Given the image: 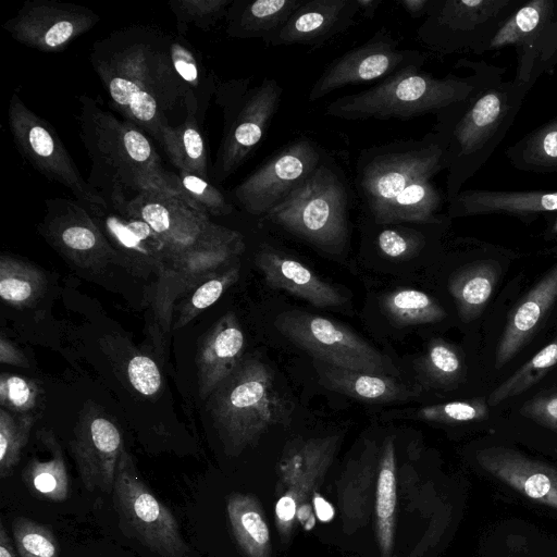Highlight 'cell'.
<instances>
[{
  "label": "cell",
  "mask_w": 557,
  "mask_h": 557,
  "mask_svg": "<svg viewBox=\"0 0 557 557\" xmlns=\"http://www.w3.org/2000/svg\"><path fill=\"white\" fill-rule=\"evenodd\" d=\"M169 41L170 34L154 26L132 25L96 40L89 54L112 106L158 144L165 128L191 112Z\"/></svg>",
  "instance_id": "6da1fadb"
},
{
  "label": "cell",
  "mask_w": 557,
  "mask_h": 557,
  "mask_svg": "<svg viewBox=\"0 0 557 557\" xmlns=\"http://www.w3.org/2000/svg\"><path fill=\"white\" fill-rule=\"evenodd\" d=\"M109 205L147 223L162 240L170 258L160 274L157 308L170 321L172 302L182 293L236 263L245 251L243 235L213 223L183 197L163 190H143Z\"/></svg>",
  "instance_id": "7a4b0ae2"
},
{
  "label": "cell",
  "mask_w": 557,
  "mask_h": 557,
  "mask_svg": "<svg viewBox=\"0 0 557 557\" xmlns=\"http://www.w3.org/2000/svg\"><path fill=\"white\" fill-rule=\"evenodd\" d=\"M447 170L446 145L435 131L423 137L360 151L355 186L363 215L375 224L437 223L443 196L433 178Z\"/></svg>",
  "instance_id": "3957f363"
},
{
  "label": "cell",
  "mask_w": 557,
  "mask_h": 557,
  "mask_svg": "<svg viewBox=\"0 0 557 557\" xmlns=\"http://www.w3.org/2000/svg\"><path fill=\"white\" fill-rule=\"evenodd\" d=\"M79 136L91 160L89 185L106 201L128 199L143 190L176 194L168 171L148 136L87 95L78 98Z\"/></svg>",
  "instance_id": "277c9868"
},
{
  "label": "cell",
  "mask_w": 557,
  "mask_h": 557,
  "mask_svg": "<svg viewBox=\"0 0 557 557\" xmlns=\"http://www.w3.org/2000/svg\"><path fill=\"white\" fill-rule=\"evenodd\" d=\"M505 72L502 67L466 101L435 116L433 131L446 145L447 202L504 140L530 90L515 79L504 81Z\"/></svg>",
  "instance_id": "5b68a950"
},
{
  "label": "cell",
  "mask_w": 557,
  "mask_h": 557,
  "mask_svg": "<svg viewBox=\"0 0 557 557\" xmlns=\"http://www.w3.org/2000/svg\"><path fill=\"white\" fill-rule=\"evenodd\" d=\"M456 66L469 67L472 74L435 77L422 69L405 70L366 90L333 100L324 114L347 121L437 116L466 101L502 70L484 61L459 60Z\"/></svg>",
  "instance_id": "8992f818"
},
{
  "label": "cell",
  "mask_w": 557,
  "mask_h": 557,
  "mask_svg": "<svg viewBox=\"0 0 557 557\" xmlns=\"http://www.w3.org/2000/svg\"><path fill=\"white\" fill-rule=\"evenodd\" d=\"M207 407L225 451L237 455L269 429L290 421L292 400L258 358H244L208 397Z\"/></svg>",
  "instance_id": "52a82bcc"
},
{
  "label": "cell",
  "mask_w": 557,
  "mask_h": 557,
  "mask_svg": "<svg viewBox=\"0 0 557 557\" xmlns=\"http://www.w3.org/2000/svg\"><path fill=\"white\" fill-rule=\"evenodd\" d=\"M349 187L329 154L315 171L260 220L332 257L349 244Z\"/></svg>",
  "instance_id": "ba28073f"
},
{
  "label": "cell",
  "mask_w": 557,
  "mask_h": 557,
  "mask_svg": "<svg viewBox=\"0 0 557 557\" xmlns=\"http://www.w3.org/2000/svg\"><path fill=\"white\" fill-rule=\"evenodd\" d=\"M283 87L272 77L251 85V78L218 85L216 103L222 109L223 132L210 178L222 183L249 158L264 137L277 112Z\"/></svg>",
  "instance_id": "9c48e42d"
},
{
  "label": "cell",
  "mask_w": 557,
  "mask_h": 557,
  "mask_svg": "<svg viewBox=\"0 0 557 557\" xmlns=\"http://www.w3.org/2000/svg\"><path fill=\"white\" fill-rule=\"evenodd\" d=\"M523 0H431L417 39L428 50L447 55L483 54L499 28Z\"/></svg>",
  "instance_id": "30bf717a"
},
{
  "label": "cell",
  "mask_w": 557,
  "mask_h": 557,
  "mask_svg": "<svg viewBox=\"0 0 557 557\" xmlns=\"http://www.w3.org/2000/svg\"><path fill=\"white\" fill-rule=\"evenodd\" d=\"M111 495L119 525L126 536L157 557H194L175 516L144 482L125 448Z\"/></svg>",
  "instance_id": "8fae6325"
},
{
  "label": "cell",
  "mask_w": 557,
  "mask_h": 557,
  "mask_svg": "<svg viewBox=\"0 0 557 557\" xmlns=\"http://www.w3.org/2000/svg\"><path fill=\"white\" fill-rule=\"evenodd\" d=\"M274 326L312 360L343 369L399 376V370L389 357L329 318L287 310L276 315Z\"/></svg>",
  "instance_id": "7c38bea8"
},
{
  "label": "cell",
  "mask_w": 557,
  "mask_h": 557,
  "mask_svg": "<svg viewBox=\"0 0 557 557\" xmlns=\"http://www.w3.org/2000/svg\"><path fill=\"white\" fill-rule=\"evenodd\" d=\"M8 122L17 150L37 171L70 189L86 207L107 205L83 178L54 128L32 111L16 92L9 101Z\"/></svg>",
  "instance_id": "4fadbf2b"
},
{
  "label": "cell",
  "mask_w": 557,
  "mask_h": 557,
  "mask_svg": "<svg viewBox=\"0 0 557 557\" xmlns=\"http://www.w3.org/2000/svg\"><path fill=\"white\" fill-rule=\"evenodd\" d=\"M327 156L318 143L300 136L235 186L232 199L247 214L261 219L300 186Z\"/></svg>",
  "instance_id": "5bb4252c"
},
{
  "label": "cell",
  "mask_w": 557,
  "mask_h": 557,
  "mask_svg": "<svg viewBox=\"0 0 557 557\" xmlns=\"http://www.w3.org/2000/svg\"><path fill=\"white\" fill-rule=\"evenodd\" d=\"M515 49V81L530 89L557 65V0L524 1L499 28L488 51Z\"/></svg>",
  "instance_id": "9a60e30c"
},
{
  "label": "cell",
  "mask_w": 557,
  "mask_h": 557,
  "mask_svg": "<svg viewBox=\"0 0 557 557\" xmlns=\"http://www.w3.org/2000/svg\"><path fill=\"white\" fill-rule=\"evenodd\" d=\"M421 51L399 48L391 32L382 28L362 45L335 58L319 75L308 92L317 101L347 85L383 81L409 69H422Z\"/></svg>",
  "instance_id": "2e32d148"
},
{
  "label": "cell",
  "mask_w": 557,
  "mask_h": 557,
  "mask_svg": "<svg viewBox=\"0 0 557 557\" xmlns=\"http://www.w3.org/2000/svg\"><path fill=\"white\" fill-rule=\"evenodd\" d=\"M89 8L53 0L26 1L2 24L16 41L42 52H60L100 21Z\"/></svg>",
  "instance_id": "e0dca14e"
},
{
  "label": "cell",
  "mask_w": 557,
  "mask_h": 557,
  "mask_svg": "<svg viewBox=\"0 0 557 557\" xmlns=\"http://www.w3.org/2000/svg\"><path fill=\"white\" fill-rule=\"evenodd\" d=\"M40 231L59 253L78 267L99 269L116 258L89 210L78 200L48 199Z\"/></svg>",
  "instance_id": "ac0fdd59"
},
{
  "label": "cell",
  "mask_w": 557,
  "mask_h": 557,
  "mask_svg": "<svg viewBox=\"0 0 557 557\" xmlns=\"http://www.w3.org/2000/svg\"><path fill=\"white\" fill-rule=\"evenodd\" d=\"M70 448L84 487L112 494L125 447L117 425L95 404H86L81 411Z\"/></svg>",
  "instance_id": "d6986e66"
},
{
  "label": "cell",
  "mask_w": 557,
  "mask_h": 557,
  "mask_svg": "<svg viewBox=\"0 0 557 557\" xmlns=\"http://www.w3.org/2000/svg\"><path fill=\"white\" fill-rule=\"evenodd\" d=\"M86 208L122 262L159 274L168 268L170 258L162 240L143 220L108 202Z\"/></svg>",
  "instance_id": "ffe728a7"
},
{
  "label": "cell",
  "mask_w": 557,
  "mask_h": 557,
  "mask_svg": "<svg viewBox=\"0 0 557 557\" xmlns=\"http://www.w3.org/2000/svg\"><path fill=\"white\" fill-rule=\"evenodd\" d=\"M255 263L270 287L289 293L317 308H338L349 300L305 263L269 243L260 244Z\"/></svg>",
  "instance_id": "44dd1931"
},
{
  "label": "cell",
  "mask_w": 557,
  "mask_h": 557,
  "mask_svg": "<svg viewBox=\"0 0 557 557\" xmlns=\"http://www.w3.org/2000/svg\"><path fill=\"white\" fill-rule=\"evenodd\" d=\"M480 467L527 498L557 509V468L504 446L476 453Z\"/></svg>",
  "instance_id": "7402d4cb"
},
{
  "label": "cell",
  "mask_w": 557,
  "mask_h": 557,
  "mask_svg": "<svg viewBox=\"0 0 557 557\" xmlns=\"http://www.w3.org/2000/svg\"><path fill=\"white\" fill-rule=\"evenodd\" d=\"M357 0H304L267 45L317 49L355 24Z\"/></svg>",
  "instance_id": "603a6c76"
},
{
  "label": "cell",
  "mask_w": 557,
  "mask_h": 557,
  "mask_svg": "<svg viewBox=\"0 0 557 557\" xmlns=\"http://www.w3.org/2000/svg\"><path fill=\"white\" fill-rule=\"evenodd\" d=\"M245 335L233 311L216 321L201 339L197 356L198 394L207 399L244 359Z\"/></svg>",
  "instance_id": "cb8c5ba5"
},
{
  "label": "cell",
  "mask_w": 557,
  "mask_h": 557,
  "mask_svg": "<svg viewBox=\"0 0 557 557\" xmlns=\"http://www.w3.org/2000/svg\"><path fill=\"white\" fill-rule=\"evenodd\" d=\"M545 212H557V191L466 189L448 201L449 219L498 213L531 220Z\"/></svg>",
  "instance_id": "d4e9b609"
},
{
  "label": "cell",
  "mask_w": 557,
  "mask_h": 557,
  "mask_svg": "<svg viewBox=\"0 0 557 557\" xmlns=\"http://www.w3.org/2000/svg\"><path fill=\"white\" fill-rule=\"evenodd\" d=\"M556 300L557 264L528 292L509 314L496 349V369L507 364L530 341Z\"/></svg>",
  "instance_id": "484cf974"
},
{
  "label": "cell",
  "mask_w": 557,
  "mask_h": 557,
  "mask_svg": "<svg viewBox=\"0 0 557 557\" xmlns=\"http://www.w3.org/2000/svg\"><path fill=\"white\" fill-rule=\"evenodd\" d=\"M318 382L324 388L371 403L407 401L418 398L422 386L409 385L398 377L355 371L312 360Z\"/></svg>",
  "instance_id": "4316f807"
},
{
  "label": "cell",
  "mask_w": 557,
  "mask_h": 557,
  "mask_svg": "<svg viewBox=\"0 0 557 557\" xmlns=\"http://www.w3.org/2000/svg\"><path fill=\"white\" fill-rule=\"evenodd\" d=\"M302 1L234 0L226 15V34L239 39L259 38L267 44Z\"/></svg>",
  "instance_id": "83f0119b"
},
{
  "label": "cell",
  "mask_w": 557,
  "mask_h": 557,
  "mask_svg": "<svg viewBox=\"0 0 557 557\" xmlns=\"http://www.w3.org/2000/svg\"><path fill=\"white\" fill-rule=\"evenodd\" d=\"M499 272V263L490 258L465 264L451 275L448 290L461 321L471 322L481 315L497 284Z\"/></svg>",
  "instance_id": "f1b7e54d"
},
{
  "label": "cell",
  "mask_w": 557,
  "mask_h": 557,
  "mask_svg": "<svg viewBox=\"0 0 557 557\" xmlns=\"http://www.w3.org/2000/svg\"><path fill=\"white\" fill-rule=\"evenodd\" d=\"M169 49L172 63L185 86L189 110L201 124L219 84L184 36L170 34Z\"/></svg>",
  "instance_id": "f546056e"
},
{
  "label": "cell",
  "mask_w": 557,
  "mask_h": 557,
  "mask_svg": "<svg viewBox=\"0 0 557 557\" xmlns=\"http://www.w3.org/2000/svg\"><path fill=\"white\" fill-rule=\"evenodd\" d=\"M448 219L437 223L375 224L367 219L366 221L372 234V244L380 256L389 260L407 261L428 248L432 235L444 226Z\"/></svg>",
  "instance_id": "4dcf8cb0"
},
{
  "label": "cell",
  "mask_w": 557,
  "mask_h": 557,
  "mask_svg": "<svg viewBox=\"0 0 557 557\" xmlns=\"http://www.w3.org/2000/svg\"><path fill=\"white\" fill-rule=\"evenodd\" d=\"M227 517L235 541L245 557H270V532L255 496L233 493L227 498Z\"/></svg>",
  "instance_id": "1f68e13d"
},
{
  "label": "cell",
  "mask_w": 557,
  "mask_h": 557,
  "mask_svg": "<svg viewBox=\"0 0 557 557\" xmlns=\"http://www.w3.org/2000/svg\"><path fill=\"white\" fill-rule=\"evenodd\" d=\"M39 440L50 457L47 460L32 458L23 470V480L30 491L44 499L64 502L69 498L71 483L62 448L49 430H41Z\"/></svg>",
  "instance_id": "d6a6232c"
},
{
  "label": "cell",
  "mask_w": 557,
  "mask_h": 557,
  "mask_svg": "<svg viewBox=\"0 0 557 557\" xmlns=\"http://www.w3.org/2000/svg\"><path fill=\"white\" fill-rule=\"evenodd\" d=\"M200 125L197 116L188 112L184 123L163 131L159 145L178 171L210 180L208 151Z\"/></svg>",
  "instance_id": "836d02e7"
},
{
  "label": "cell",
  "mask_w": 557,
  "mask_h": 557,
  "mask_svg": "<svg viewBox=\"0 0 557 557\" xmlns=\"http://www.w3.org/2000/svg\"><path fill=\"white\" fill-rule=\"evenodd\" d=\"M506 157L519 171L541 174L556 172L557 116L508 147Z\"/></svg>",
  "instance_id": "e575fe53"
},
{
  "label": "cell",
  "mask_w": 557,
  "mask_h": 557,
  "mask_svg": "<svg viewBox=\"0 0 557 557\" xmlns=\"http://www.w3.org/2000/svg\"><path fill=\"white\" fill-rule=\"evenodd\" d=\"M395 506V445L394 440L388 436L384 441L380 458L375 499L376 533L383 557H389L393 549Z\"/></svg>",
  "instance_id": "d590c367"
},
{
  "label": "cell",
  "mask_w": 557,
  "mask_h": 557,
  "mask_svg": "<svg viewBox=\"0 0 557 557\" xmlns=\"http://www.w3.org/2000/svg\"><path fill=\"white\" fill-rule=\"evenodd\" d=\"M46 287V275L37 267L10 255L0 257V296L5 304L30 307Z\"/></svg>",
  "instance_id": "8d00e7d4"
},
{
  "label": "cell",
  "mask_w": 557,
  "mask_h": 557,
  "mask_svg": "<svg viewBox=\"0 0 557 557\" xmlns=\"http://www.w3.org/2000/svg\"><path fill=\"white\" fill-rule=\"evenodd\" d=\"M422 386L437 389L456 388L465 379L466 368L460 352L450 343L432 339L418 362Z\"/></svg>",
  "instance_id": "74e56055"
},
{
  "label": "cell",
  "mask_w": 557,
  "mask_h": 557,
  "mask_svg": "<svg viewBox=\"0 0 557 557\" xmlns=\"http://www.w3.org/2000/svg\"><path fill=\"white\" fill-rule=\"evenodd\" d=\"M388 319L398 326L435 323L446 318V311L435 298L414 288H398L383 299Z\"/></svg>",
  "instance_id": "f35d334b"
},
{
  "label": "cell",
  "mask_w": 557,
  "mask_h": 557,
  "mask_svg": "<svg viewBox=\"0 0 557 557\" xmlns=\"http://www.w3.org/2000/svg\"><path fill=\"white\" fill-rule=\"evenodd\" d=\"M557 364V335L488 396L487 405L496 406L531 388Z\"/></svg>",
  "instance_id": "ab89813d"
},
{
  "label": "cell",
  "mask_w": 557,
  "mask_h": 557,
  "mask_svg": "<svg viewBox=\"0 0 557 557\" xmlns=\"http://www.w3.org/2000/svg\"><path fill=\"white\" fill-rule=\"evenodd\" d=\"M36 421L34 414H13L0 409V478H9L20 462Z\"/></svg>",
  "instance_id": "60d3db41"
},
{
  "label": "cell",
  "mask_w": 557,
  "mask_h": 557,
  "mask_svg": "<svg viewBox=\"0 0 557 557\" xmlns=\"http://www.w3.org/2000/svg\"><path fill=\"white\" fill-rule=\"evenodd\" d=\"M173 184L177 195L208 215H227L234 211L232 202L210 180L178 171L174 173Z\"/></svg>",
  "instance_id": "b9f144b4"
},
{
  "label": "cell",
  "mask_w": 557,
  "mask_h": 557,
  "mask_svg": "<svg viewBox=\"0 0 557 557\" xmlns=\"http://www.w3.org/2000/svg\"><path fill=\"white\" fill-rule=\"evenodd\" d=\"M240 265L238 262L216 273L194 290L191 296L181 307L174 330L184 327L201 311L213 305L222 294L239 278Z\"/></svg>",
  "instance_id": "7bdbcfd3"
},
{
  "label": "cell",
  "mask_w": 557,
  "mask_h": 557,
  "mask_svg": "<svg viewBox=\"0 0 557 557\" xmlns=\"http://www.w3.org/2000/svg\"><path fill=\"white\" fill-rule=\"evenodd\" d=\"M234 0H171L169 7L176 18L177 34L184 36L189 25L209 30L226 17Z\"/></svg>",
  "instance_id": "ee69618b"
},
{
  "label": "cell",
  "mask_w": 557,
  "mask_h": 557,
  "mask_svg": "<svg viewBox=\"0 0 557 557\" xmlns=\"http://www.w3.org/2000/svg\"><path fill=\"white\" fill-rule=\"evenodd\" d=\"M12 534L18 557H58L59 544L52 530L26 517H15Z\"/></svg>",
  "instance_id": "f6af8a7d"
},
{
  "label": "cell",
  "mask_w": 557,
  "mask_h": 557,
  "mask_svg": "<svg viewBox=\"0 0 557 557\" xmlns=\"http://www.w3.org/2000/svg\"><path fill=\"white\" fill-rule=\"evenodd\" d=\"M488 412L487 403L476 397L424 406L414 410L412 417L436 423H462L484 420Z\"/></svg>",
  "instance_id": "bcb514c9"
},
{
  "label": "cell",
  "mask_w": 557,
  "mask_h": 557,
  "mask_svg": "<svg viewBox=\"0 0 557 557\" xmlns=\"http://www.w3.org/2000/svg\"><path fill=\"white\" fill-rule=\"evenodd\" d=\"M41 399L37 384L16 374L3 373L0 376V404L13 414H34Z\"/></svg>",
  "instance_id": "7dc6e473"
},
{
  "label": "cell",
  "mask_w": 557,
  "mask_h": 557,
  "mask_svg": "<svg viewBox=\"0 0 557 557\" xmlns=\"http://www.w3.org/2000/svg\"><path fill=\"white\" fill-rule=\"evenodd\" d=\"M125 373L133 388L144 396H153L161 388V372L157 363L144 354L131 351Z\"/></svg>",
  "instance_id": "c3c4849f"
},
{
  "label": "cell",
  "mask_w": 557,
  "mask_h": 557,
  "mask_svg": "<svg viewBox=\"0 0 557 557\" xmlns=\"http://www.w3.org/2000/svg\"><path fill=\"white\" fill-rule=\"evenodd\" d=\"M520 414L557 433V393L527 400Z\"/></svg>",
  "instance_id": "681fc988"
},
{
  "label": "cell",
  "mask_w": 557,
  "mask_h": 557,
  "mask_svg": "<svg viewBox=\"0 0 557 557\" xmlns=\"http://www.w3.org/2000/svg\"><path fill=\"white\" fill-rule=\"evenodd\" d=\"M0 361L15 367H28L29 362L23 351L4 335L0 338Z\"/></svg>",
  "instance_id": "f907efd6"
},
{
  "label": "cell",
  "mask_w": 557,
  "mask_h": 557,
  "mask_svg": "<svg viewBox=\"0 0 557 557\" xmlns=\"http://www.w3.org/2000/svg\"><path fill=\"white\" fill-rule=\"evenodd\" d=\"M278 524L288 525L296 515V503L290 495L283 496L275 508Z\"/></svg>",
  "instance_id": "816d5d0a"
},
{
  "label": "cell",
  "mask_w": 557,
  "mask_h": 557,
  "mask_svg": "<svg viewBox=\"0 0 557 557\" xmlns=\"http://www.w3.org/2000/svg\"><path fill=\"white\" fill-rule=\"evenodd\" d=\"M431 0H399L398 3L412 18L424 17Z\"/></svg>",
  "instance_id": "f5cc1de1"
},
{
  "label": "cell",
  "mask_w": 557,
  "mask_h": 557,
  "mask_svg": "<svg viewBox=\"0 0 557 557\" xmlns=\"http://www.w3.org/2000/svg\"><path fill=\"white\" fill-rule=\"evenodd\" d=\"M0 557H18L2 521L0 523Z\"/></svg>",
  "instance_id": "db71d44e"
},
{
  "label": "cell",
  "mask_w": 557,
  "mask_h": 557,
  "mask_svg": "<svg viewBox=\"0 0 557 557\" xmlns=\"http://www.w3.org/2000/svg\"><path fill=\"white\" fill-rule=\"evenodd\" d=\"M382 2V0H357L359 12L367 18H373Z\"/></svg>",
  "instance_id": "11a10c76"
},
{
  "label": "cell",
  "mask_w": 557,
  "mask_h": 557,
  "mask_svg": "<svg viewBox=\"0 0 557 557\" xmlns=\"http://www.w3.org/2000/svg\"><path fill=\"white\" fill-rule=\"evenodd\" d=\"M314 507L317 510V516L319 517L320 520L327 521V520L332 519L333 508L323 498L315 497L314 498Z\"/></svg>",
  "instance_id": "9f6ffc18"
},
{
  "label": "cell",
  "mask_w": 557,
  "mask_h": 557,
  "mask_svg": "<svg viewBox=\"0 0 557 557\" xmlns=\"http://www.w3.org/2000/svg\"><path fill=\"white\" fill-rule=\"evenodd\" d=\"M548 234L549 235H557V215L556 218L554 219L550 227L548 228Z\"/></svg>",
  "instance_id": "6f0895ef"
},
{
  "label": "cell",
  "mask_w": 557,
  "mask_h": 557,
  "mask_svg": "<svg viewBox=\"0 0 557 557\" xmlns=\"http://www.w3.org/2000/svg\"><path fill=\"white\" fill-rule=\"evenodd\" d=\"M556 454H557V448L555 449Z\"/></svg>",
  "instance_id": "680465c9"
}]
</instances>
